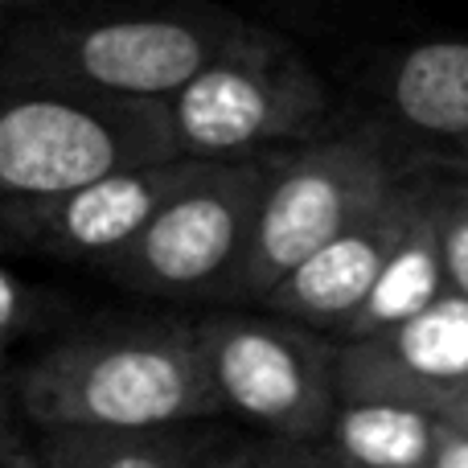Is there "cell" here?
I'll list each match as a JSON object with an SVG mask.
<instances>
[{
	"label": "cell",
	"instance_id": "6da1fadb",
	"mask_svg": "<svg viewBox=\"0 0 468 468\" xmlns=\"http://www.w3.org/2000/svg\"><path fill=\"white\" fill-rule=\"evenodd\" d=\"M271 29L210 0H156L107 13H37L0 33V70L87 95L165 103L222 54Z\"/></svg>",
	"mask_w": 468,
	"mask_h": 468
},
{
	"label": "cell",
	"instance_id": "7a4b0ae2",
	"mask_svg": "<svg viewBox=\"0 0 468 468\" xmlns=\"http://www.w3.org/2000/svg\"><path fill=\"white\" fill-rule=\"evenodd\" d=\"M41 431H156L222 415L194 321H112L41 349L16 382Z\"/></svg>",
	"mask_w": 468,
	"mask_h": 468
},
{
	"label": "cell",
	"instance_id": "3957f363",
	"mask_svg": "<svg viewBox=\"0 0 468 468\" xmlns=\"http://www.w3.org/2000/svg\"><path fill=\"white\" fill-rule=\"evenodd\" d=\"M399 177V148L370 123L280 148L259 197L247 255L222 304H259L313 250L382 202Z\"/></svg>",
	"mask_w": 468,
	"mask_h": 468
},
{
	"label": "cell",
	"instance_id": "277c9868",
	"mask_svg": "<svg viewBox=\"0 0 468 468\" xmlns=\"http://www.w3.org/2000/svg\"><path fill=\"white\" fill-rule=\"evenodd\" d=\"M161 107L186 161H242L337 132V95L280 33L222 54Z\"/></svg>",
	"mask_w": 468,
	"mask_h": 468
},
{
	"label": "cell",
	"instance_id": "5b68a950",
	"mask_svg": "<svg viewBox=\"0 0 468 468\" xmlns=\"http://www.w3.org/2000/svg\"><path fill=\"white\" fill-rule=\"evenodd\" d=\"M173 156L161 103L0 70V197H54L103 173Z\"/></svg>",
	"mask_w": 468,
	"mask_h": 468
},
{
	"label": "cell",
	"instance_id": "8992f818",
	"mask_svg": "<svg viewBox=\"0 0 468 468\" xmlns=\"http://www.w3.org/2000/svg\"><path fill=\"white\" fill-rule=\"evenodd\" d=\"M271 156L275 153L206 161L136 239L99 263V271L140 296L222 304L247 255Z\"/></svg>",
	"mask_w": 468,
	"mask_h": 468
},
{
	"label": "cell",
	"instance_id": "52a82bcc",
	"mask_svg": "<svg viewBox=\"0 0 468 468\" xmlns=\"http://www.w3.org/2000/svg\"><path fill=\"white\" fill-rule=\"evenodd\" d=\"M194 337L222 411L275 444H321L337 407V341L275 313H214L194 321Z\"/></svg>",
	"mask_w": 468,
	"mask_h": 468
},
{
	"label": "cell",
	"instance_id": "ba28073f",
	"mask_svg": "<svg viewBox=\"0 0 468 468\" xmlns=\"http://www.w3.org/2000/svg\"><path fill=\"white\" fill-rule=\"evenodd\" d=\"M468 390V300L444 292L362 341H337V399L395 403L448 420Z\"/></svg>",
	"mask_w": 468,
	"mask_h": 468
},
{
	"label": "cell",
	"instance_id": "9c48e42d",
	"mask_svg": "<svg viewBox=\"0 0 468 468\" xmlns=\"http://www.w3.org/2000/svg\"><path fill=\"white\" fill-rule=\"evenodd\" d=\"M206 161H156L128 165L103 177L74 186L54 197H0V227L70 263H103L123 242L148 227L156 210L202 169Z\"/></svg>",
	"mask_w": 468,
	"mask_h": 468
},
{
	"label": "cell",
	"instance_id": "30bf717a",
	"mask_svg": "<svg viewBox=\"0 0 468 468\" xmlns=\"http://www.w3.org/2000/svg\"><path fill=\"white\" fill-rule=\"evenodd\" d=\"M423 194H428V173H403L382 194V202H374L362 218H354L321 250H313L296 271L283 275L259 300V308L316 329L324 337H337L378 283L387 259L403 242L407 227L423 206Z\"/></svg>",
	"mask_w": 468,
	"mask_h": 468
},
{
	"label": "cell",
	"instance_id": "8fae6325",
	"mask_svg": "<svg viewBox=\"0 0 468 468\" xmlns=\"http://www.w3.org/2000/svg\"><path fill=\"white\" fill-rule=\"evenodd\" d=\"M366 107L390 144L407 140L403 153L448 148L468 140V41L431 37L382 49L357 74Z\"/></svg>",
	"mask_w": 468,
	"mask_h": 468
},
{
	"label": "cell",
	"instance_id": "7c38bea8",
	"mask_svg": "<svg viewBox=\"0 0 468 468\" xmlns=\"http://www.w3.org/2000/svg\"><path fill=\"white\" fill-rule=\"evenodd\" d=\"M444 292H448V280H444V259H440V234H436V177L428 173V194H423L415 222L407 227L395 255L387 259L370 296L362 300V308L349 316V324L333 341L374 337V333L390 329V324L415 316L420 308H428Z\"/></svg>",
	"mask_w": 468,
	"mask_h": 468
},
{
	"label": "cell",
	"instance_id": "4fadbf2b",
	"mask_svg": "<svg viewBox=\"0 0 468 468\" xmlns=\"http://www.w3.org/2000/svg\"><path fill=\"white\" fill-rule=\"evenodd\" d=\"M436 423L411 407L337 399L321 448L337 468H431Z\"/></svg>",
	"mask_w": 468,
	"mask_h": 468
},
{
	"label": "cell",
	"instance_id": "5bb4252c",
	"mask_svg": "<svg viewBox=\"0 0 468 468\" xmlns=\"http://www.w3.org/2000/svg\"><path fill=\"white\" fill-rule=\"evenodd\" d=\"M214 448L218 444L194 423L156 431L54 428L41 431V448L33 456L41 468H202Z\"/></svg>",
	"mask_w": 468,
	"mask_h": 468
},
{
	"label": "cell",
	"instance_id": "9a60e30c",
	"mask_svg": "<svg viewBox=\"0 0 468 468\" xmlns=\"http://www.w3.org/2000/svg\"><path fill=\"white\" fill-rule=\"evenodd\" d=\"M436 234L448 292L468 300V181L436 177Z\"/></svg>",
	"mask_w": 468,
	"mask_h": 468
},
{
	"label": "cell",
	"instance_id": "2e32d148",
	"mask_svg": "<svg viewBox=\"0 0 468 468\" xmlns=\"http://www.w3.org/2000/svg\"><path fill=\"white\" fill-rule=\"evenodd\" d=\"M37 316V296L25 280H16V271H8L0 263V362H5V349L29 329V321Z\"/></svg>",
	"mask_w": 468,
	"mask_h": 468
},
{
	"label": "cell",
	"instance_id": "e0dca14e",
	"mask_svg": "<svg viewBox=\"0 0 468 468\" xmlns=\"http://www.w3.org/2000/svg\"><path fill=\"white\" fill-rule=\"evenodd\" d=\"M403 173H431V177L468 181V140L448 144V148H420V153H403Z\"/></svg>",
	"mask_w": 468,
	"mask_h": 468
},
{
	"label": "cell",
	"instance_id": "ac0fdd59",
	"mask_svg": "<svg viewBox=\"0 0 468 468\" xmlns=\"http://www.w3.org/2000/svg\"><path fill=\"white\" fill-rule=\"evenodd\" d=\"M255 452L259 468H337L321 444H275V440H267V444H255Z\"/></svg>",
	"mask_w": 468,
	"mask_h": 468
},
{
	"label": "cell",
	"instance_id": "d6986e66",
	"mask_svg": "<svg viewBox=\"0 0 468 468\" xmlns=\"http://www.w3.org/2000/svg\"><path fill=\"white\" fill-rule=\"evenodd\" d=\"M431 468H468V436L452 423H436V444H431Z\"/></svg>",
	"mask_w": 468,
	"mask_h": 468
},
{
	"label": "cell",
	"instance_id": "ffe728a7",
	"mask_svg": "<svg viewBox=\"0 0 468 468\" xmlns=\"http://www.w3.org/2000/svg\"><path fill=\"white\" fill-rule=\"evenodd\" d=\"M202 468H259L255 444H234V448H214L202 461Z\"/></svg>",
	"mask_w": 468,
	"mask_h": 468
},
{
	"label": "cell",
	"instance_id": "44dd1931",
	"mask_svg": "<svg viewBox=\"0 0 468 468\" xmlns=\"http://www.w3.org/2000/svg\"><path fill=\"white\" fill-rule=\"evenodd\" d=\"M0 468H41V464H37V456L25 452V448H5V452H0Z\"/></svg>",
	"mask_w": 468,
	"mask_h": 468
},
{
	"label": "cell",
	"instance_id": "7402d4cb",
	"mask_svg": "<svg viewBox=\"0 0 468 468\" xmlns=\"http://www.w3.org/2000/svg\"><path fill=\"white\" fill-rule=\"evenodd\" d=\"M444 423H452L456 431H464V436H468V390H464L461 399H456V407L448 411V420H444Z\"/></svg>",
	"mask_w": 468,
	"mask_h": 468
},
{
	"label": "cell",
	"instance_id": "603a6c76",
	"mask_svg": "<svg viewBox=\"0 0 468 468\" xmlns=\"http://www.w3.org/2000/svg\"><path fill=\"white\" fill-rule=\"evenodd\" d=\"M46 5H54V0H0V13H21V8H46Z\"/></svg>",
	"mask_w": 468,
	"mask_h": 468
},
{
	"label": "cell",
	"instance_id": "cb8c5ba5",
	"mask_svg": "<svg viewBox=\"0 0 468 468\" xmlns=\"http://www.w3.org/2000/svg\"><path fill=\"white\" fill-rule=\"evenodd\" d=\"M8 21H13V16H8V13H0V33L8 29Z\"/></svg>",
	"mask_w": 468,
	"mask_h": 468
},
{
	"label": "cell",
	"instance_id": "d4e9b609",
	"mask_svg": "<svg viewBox=\"0 0 468 468\" xmlns=\"http://www.w3.org/2000/svg\"><path fill=\"white\" fill-rule=\"evenodd\" d=\"M0 423H5V387H0Z\"/></svg>",
	"mask_w": 468,
	"mask_h": 468
}]
</instances>
